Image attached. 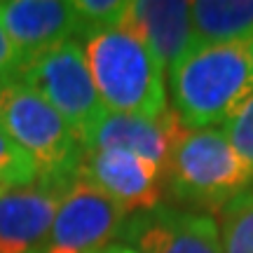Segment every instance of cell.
<instances>
[{
	"mask_svg": "<svg viewBox=\"0 0 253 253\" xmlns=\"http://www.w3.org/2000/svg\"><path fill=\"white\" fill-rule=\"evenodd\" d=\"M169 89L183 129H218L253 91L249 40L190 47L169 71Z\"/></svg>",
	"mask_w": 253,
	"mask_h": 253,
	"instance_id": "6da1fadb",
	"label": "cell"
},
{
	"mask_svg": "<svg viewBox=\"0 0 253 253\" xmlns=\"http://www.w3.org/2000/svg\"><path fill=\"white\" fill-rule=\"evenodd\" d=\"M253 185V169L220 129H185L164 167V190L181 209L216 216Z\"/></svg>",
	"mask_w": 253,
	"mask_h": 253,
	"instance_id": "7a4b0ae2",
	"label": "cell"
},
{
	"mask_svg": "<svg viewBox=\"0 0 253 253\" xmlns=\"http://www.w3.org/2000/svg\"><path fill=\"white\" fill-rule=\"evenodd\" d=\"M84 56L103 108L120 115L162 118L169 110L162 63L125 26L84 40Z\"/></svg>",
	"mask_w": 253,
	"mask_h": 253,
	"instance_id": "3957f363",
	"label": "cell"
},
{
	"mask_svg": "<svg viewBox=\"0 0 253 253\" xmlns=\"http://www.w3.org/2000/svg\"><path fill=\"white\" fill-rule=\"evenodd\" d=\"M0 129L33 160L38 183L68 190L78 181L84 148L66 120L21 80L0 89Z\"/></svg>",
	"mask_w": 253,
	"mask_h": 253,
	"instance_id": "277c9868",
	"label": "cell"
},
{
	"mask_svg": "<svg viewBox=\"0 0 253 253\" xmlns=\"http://www.w3.org/2000/svg\"><path fill=\"white\" fill-rule=\"evenodd\" d=\"M14 80L38 91L66 120L82 148L99 120L108 113L96 94L80 40H66L26 61Z\"/></svg>",
	"mask_w": 253,
	"mask_h": 253,
	"instance_id": "5b68a950",
	"label": "cell"
},
{
	"mask_svg": "<svg viewBox=\"0 0 253 253\" xmlns=\"http://www.w3.org/2000/svg\"><path fill=\"white\" fill-rule=\"evenodd\" d=\"M126 218L115 202L78 178L63 192L40 253H106L120 244Z\"/></svg>",
	"mask_w": 253,
	"mask_h": 253,
	"instance_id": "8992f818",
	"label": "cell"
},
{
	"mask_svg": "<svg viewBox=\"0 0 253 253\" xmlns=\"http://www.w3.org/2000/svg\"><path fill=\"white\" fill-rule=\"evenodd\" d=\"M120 242L138 253H223L216 218L173 204L129 216Z\"/></svg>",
	"mask_w": 253,
	"mask_h": 253,
	"instance_id": "52a82bcc",
	"label": "cell"
},
{
	"mask_svg": "<svg viewBox=\"0 0 253 253\" xmlns=\"http://www.w3.org/2000/svg\"><path fill=\"white\" fill-rule=\"evenodd\" d=\"M78 178L103 192L126 216L162 204L164 169L129 150H84Z\"/></svg>",
	"mask_w": 253,
	"mask_h": 253,
	"instance_id": "ba28073f",
	"label": "cell"
},
{
	"mask_svg": "<svg viewBox=\"0 0 253 253\" xmlns=\"http://www.w3.org/2000/svg\"><path fill=\"white\" fill-rule=\"evenodd\" d=\"M0 24L24 63L66 40H78L73 2L63 0H0Z\"/></svg>",
	"mask_w": 253,
	"mask_h": 253,
	"instance_id": "9c48e42d",
	"label": "cell"
},
{
	"mask_svg": "<svg viewBox=\"0 0 253 253\" xmlns=\"http://www.w3.org/2000/svg\"><path fill=\"white\" fill-rule=\"evenodd\" d=\"M185 131L181 120L171 108L162 118H138V115H120L106 113L94 126L89 138L84 141V150H129L155 162L157 167H167L176 141Z\"/></svg>",
	"mask_w": 253,
	"mask_h": 253,
	"instance_id": "30bf717a",
	"label": "cell"
},
{
	"mask_svg": "<svg viewBox=\"0 0 253 253\" xmlns=\"http://www.w3.org/2000/svg\"><path fill=\"white\" fill-rule=\"evenodd\" d=\"M63 192L33 183L0 195V253H40Z\"/></svg>",
	"mask_w": 253,
	"mask_h": 253,
	"instance_id": "8fae6325",
	"label": "cell"
},
{
	"mask_svg": "<svg viewBox=\"0 0 253 253\" xmlns=\"http://www.w3.org/2000/svg\"><path fill=\"white\" fill-rule=\"evenodd\" d=\"M122 26L153 52L164 71H171L192 47L190 2L183 0H129Z\"/></svg>",
	"mask_w": 253,
	"mask_h": 253,
	"instance_id": "7c38bea8",
	"label": "cell"
},
{
	"mask_svg": "<svg viewBox=\"0 0 253 253\" xmlns=\"http://www.w3.org/2000/svg\"><path fill=\"white\" fill-rule=\"evenodd\" d=\"M192 47L239 42L253 36V0L190 2Z\"/></svg>",
	"mask_w": 253,
	"mask_h": 253,
	"instance_id": "4fadbf2b",
	"label": "cell"
},
{
	"mask_svg": "<svg viewBox=\"0 0 253 253\" xmlns=\"http://www.w3.org/2000/svg\"><path fill=\"white\" fill-rule=\"evenodd\" d=\"M218 216L223 253H253V185Z\"/></svg>",
	"mask_w": 253,
	"mask_h": 253,
	"instance_id": "5bb4252c",
	"label": "cell"
},
{
	"mask_svg": "<svg viewBox=\"0 0 253 253\" xmlns=\"http://www.w3.org/2000/svg\"><path fill=\"white\" fill-rule=\"evenodd\" d=\"M129 0H75L73 12L78 19V40L87 36L120 28L125 21Z\"/></svg>",
	"mask_w": 253,
	"mask_h": 253,
	"instance_id": "9a60e30c",
	"label": "cell"
},
{
	"mask_svg": "<svg viewBox=\"0 0 253 253\" xmlns=\"http://www.w3.org/2000/svg\"><path fill=\"white\" fill-rule=\"evenodd\" d=\"M38 183L33 160L0 129V195L28 188Z\"/></svg>",
	"mask_w": 253,
	"mask_h": 253,
	"instance_id": "2e32d148",
	"label": "cell"
},
{
	"mask_svg": "<svg viewBox=\"0 0 253 253\" xmlns=\"http://www.w3.org/2000/svg\"><path fill=\"white\" fill-rule=\"evenodd\" d=\"M220 131L227 138V143L253 169V91L232 110V115L223 122Z\"/></svg>",
	"mask_w": 253,
	"mask_h": 253,
	"instance_id": "e0dca14e",
	"label": "cell"
},
{
	"mask_svg": "<svg viewBox=\"0 0 253 253\" xmlns=\"http://www.w3.org/2000/svg\"><path fill=\"white\" fill-rule=\"evenodd\" d=\"M21 66H24V56L0 24V82L14 80L21 71Z\"/></svg>",
	"mask_w": 253,
	"mask_h": 253,
	"instance_id": "ac0fdd59",
	"label": "cell"
},
{
	"mask_svg": "<svg viewBox=\"0 0 253 253\" xmlns=\"http://www.w3.org/2000/svg\"><path fill=\"white\" fill-rule=\"evenodd\" d=\"M106 253H138V251H136V249H131L129 244H122V242H120V244H113V246H110Z\"/></svg>",
	"mask_w": 253,
	"mask_h": 253,
	"instance_id": "d6986e66",
	"label": "cell"
},
{
	"mask_svg": "<svg viewBox=\"0 0 253 253\" xmlns=\"http://www.w3.org/2000/svg\"><path fill=\"white\" fill-rule=\"evenodd\" d=\"M249 47H251V61H253V36L249 38Z\"/></svg>",
	"mask_w": 253,
	"mask_h": 253,
	"instance_id": "ffe728a7",
	"label": "cell"
},
{
	"mask_svg": "<svg viewBox=\"0 0 253 253\" xmlns=\"http://www.w3.org/2000/svg\"><path fill=\"white\" fill-rule=\"evenodd\" d=\"M2 84H5V82H0V89H2Z\"/></svg>",
	"mask_w": 253,
	"mask_h": 253,
	"instance_id": "44dd1931",
	"label": "cell"
}]
</instances>
